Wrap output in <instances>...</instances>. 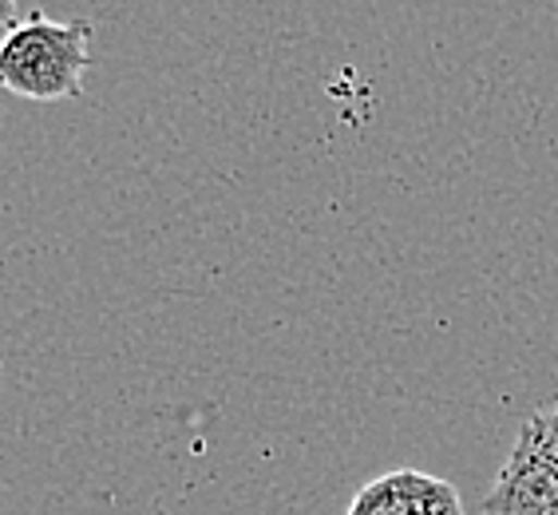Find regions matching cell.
Instances as JSON below:
<instances>
[{"instance_id": "1", "label": "cell", "mask_w": 558, "mask_h": 515, "mask_svg": "<svg viewBox=\"0 0 558 515\" xmlns=\"http://www.w3.org/2000/svg\"><path fill=\"white\" fill-rule=\"evenodd\" d=\"M92 24L48 21L28 12L0 36V87L21 99H75L84 96V75L92 56Z\"/></svg>"}, {"instance_id": "4", "label": "cell", "mask_w": 558, "mask_h": 515, "mask_svg": "<svg viewBox=\"0 0 558 515\" xmlns=\"http://www.w3.org/2000/svg\"><path fill=\"white\" fill-rule=\"evenodd\" d=\"M16 21H21L16 16V0H0V28H12Z\"/></svg>"}, {"instance_id": "2", "label": "cell", "mask_w": 558, "mask_h": 515, "mask_svg": "<svg viewBox=\"0 0 558 515\" xmlns=\"http://www.w3.org/2000/svg\"><path fill=\"white\" fill-rule=\"evenodd\" d=\"M484 515H558V405L523 424L487 492Z\"/></svg>"}, {"instance_id": "3", "label": "cell", "mask_w": 558, "mask_h": 515, "mask_svg": "<svg viewBox=\"0 0 558 515\" xmlns=\"http://www.w3.org/2000/svg\"><path fill=\"white\" fill-rule=\"evenodd\" d=\"M344 515H463L460 492L420 468H392L368 480Z\"/></svg>"}]
</instances>
